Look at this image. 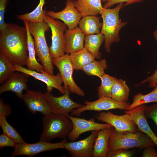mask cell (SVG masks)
Here are the masks:
<instances>
[{"instance_id":"6da1fadb","label":"cell","mask_w":157,"mask_h":157,"mask_svg":"<svg viewBox=\"0 0 157 157\" xmlns=\"http://www.w3.org/2000/svg\"><path fill=\"white\" fill-rule=\"evenodd\" d=\"M27 33L26 27L7 23L0 32V53L13 65H26L28 56Z\"/></svg>"},{"instance_id":"7a4b0ae2","label":"cell","mask_w":157,"mask_h":157,"mask_svg":"<svg viewBox=\"0 0 157 157\" xmlns=\"http://www.w3.org/2000/svg\"><path fill=\"white\" fill-rule=\"evenodd\" d=\"M123 4V3H119L112 9L103 8L100 13L103 19L101 33L104 36V47L107 53L110 52L113 42L120 41L119 31L127 24L126 22H122L119 17V12Z\"/></svg>"},{"instance_id":"3957f363","label":"cell","mask_w":157,"mask_h":157,"mask_svg":"<svg viewBox=\"0 0 157 157\" xmlns=\"http://www.w3.org/2000/svg\"><path fill=\"white\" fill-rule=\"evenodd\" d=\"M43 130L40 140L50 142L56 138H66L72 130V123L66 115L50 113L44 115Z\"/></svg>"},{"instance_id":"277c9868","label":"cell","mask_w":157,"mask_h":157,"mask_svg":"<svg viewBox=\"0 0 157 157\" xmlns=\"http://www.w3.org/2000/svg\"><path fill=\"white\" fill-rule=\"evenodd\" d=\"M151 146H156L154 142L147 134L140 131L132 133L119 131L112 129L110 140L109 151L118 149L137 148L143 149Z\"/></svg>"},{"instance_id":"5b68a950","label":"cell","mask_w":157,"mask_h":157,"mask_svg":"<svg viewBox=\"0 0 157 157\" xmlns=\"http://www.w3.org/2000/svg\"><path fill=\"white\" fill-rule=\"evenodd\" d=\"M28 28L34 38L36 55L41 63L44 70L53 75V64L45 35V33L49 31V26L44 21L38 23L29 22Z\"/></svg>"},{"instance_id":"8992f818","label":"cell","mask_w":157,"mask_h":157,"mask_svg":"<svg viewBox=\"0 0 157 157\" xmlns=\"http://www.w3.org/2000/svg\"><path fill=\"white\" fill-rule=\"evenodd\" d=\"M44 21L49 25L52 33L51 45L49 47L50 55L52 59L60 57L65 52L64 32L67 26L64 23L55 20L46 13Z\"/></svg>"},{"instance_id":"52a82bcc","label":"cell","mask_w":157,"mask_h":157,"mask_svg":"<svg viewBox=\"0 0 157 157\" xmlns=\"http://www.w3.org/2000/svg\"><path fill=\"white\" fill-rule=\"evenodd\" d=\"M52 62L60 72L65 89L68 87L71 93L84 96V92L77 85L73 79V73L74 69L69 54L66 53L58 58H52Z\"/></svg>"},{"instance_id":"ba28073f","label":"cell","mask_w":157,"mask_h":157,"mask_svg":"<svg viewBox=\"0 0 157 157\" xmlns=\"http://www.w3.org/2000/svg\"><path fill=\"white\" fill-rule=\"evenodd\" d=\"M67 141L66 138L59 142L52 143L39 141L34 143H28L25 142L17 144L14 148L11 156L24 155L32 157L40 153L60 149H65L64 144Z\"/></svg>"},{"instance_id":"9c48e42d","label":"cell","mask_w":157,"mask_h":157,"mask_svg":"<svg viewBox=\"0 0 157 157\" xmlns=\"http://www.w3.org/2000/svg\"><path fill=\"white\" fill-rule=\"evenodd\" d=\"M70 92L68 87L65 89L63 95L59 97L54 96L51 92L47 91L44 93L51 113L67 116L74 109L84 106L73 101L70 97Z\"/></svg>"},{"instance_id":"30bf717a","label":"cell","mask_w":157,"mask_h":157,"mask_svg":"<svg viewBox=\"0 0 157 157\" xmlns=\"http://www.w3.org/2000/svg\"><path fill=\"white\" fill-rule=\"evenodd\" d=\"M99 121L109 124L116 131L135 133L138 131L136 123L129 114L115 115L108 111L101 112L95 116Z\"/></svg>"},{"instance_id":"8fae6325","label":"cell","mask_w":157,"mask_h":157,"mask_svg":"<svg viewBox=\"0 0 157 157\" xmlns=\"http://www.w3.org/2000/svg\"><path fill=\"white\" fill-rule=\"evenodd\" d=\"M83 106L73 110L71 115L78 116L87 110L101 111L115 109L127 110L131 104L129 102H119L113 100L111 98L103 97L96 101L90 102L85 100Z\"/></svg>"},{"instance_id":"7c38bea8","label":"cell","mask_w":157,"mask_h":157,"mask_svg":"<svg viewBox=\"0 0 157 157\" xmlns=\"http://www.w3.org/2000/svg\"><path fill=\"white\" fill-rule=\"evenodd\" d=\"M13 71L24 73L44 82L47 85V91L48 92H51L53 89L55 88L62 94L65 93V88L62 85L63 80L60 73H58L56 75H52L44 70L42 72H38L19 65H13Z\"/></svg>"},{"instance_id":"4fadbf2b","label":"cell","mask_w":157,"mask_h":157,"mask_svg":"<svg viewBox=\"0 0 157 157\" xmlns=\"http://www.w3.org/2000/svg\"><path fill=\"white\" fill-rule=\"evenodd\" d=\"M71 121L73 125L72 130L67 136L71 141L77 139L82 134L87 131H99L102 129L113 127L107 123L97 122L94 118L89 120L76 117L68 115H67Z\"/></svg>"},{"instance_id":"5bb4252c","label":"cell","mask_w":157,"mask_h":157,"mask_svg":"<svg viewBox=\"0 0 157 157\" xmlns=\"http://www.w3.org/2000/svg\"><path fill=\"white\" fill-rule=\"evenodd\" d=\"M98 131H92L86 138L75 141H67L64 144L65 149L72 157H92V151Z\"/></svg>"},{"instance_id":"9a60e30c","label":"cell","mask_w":157,"mask_h":157,"mask_svg":"<svg viewBox=\"0 0 157 157\" xmlns=\"http://www.w3.org/2000/svg\"><path fill=\"white\" fill-rule=\"evenodd\" d=\"M26 90L22 99L31 112L33 114L39 112L44 115L51 112L44 93L39 91Z\"/></svg>"},{"instance_id":"2e32d148","label":"cell","mask_w":157,"mask_h":157,"mask_svg":"<svg viewBox=\"0 0 157 157\" xmlns=\"http://www.w3.org/2000/svg\"><path fill=\"white\" fill-rule=\"evenodd\" d=\"M47 15L54 19L63 21L72 30L77 27L82 17L75 7L72 0H67L65 8L59 12L46 11Z\"/></svg>"},{"instance_id":"e0dca14e","label":"cell","mask_w":157,"mask_h":157,"mask_svg":"<svg viewBox=\"0 0 157 157\" xmlns=\"http://www.w3.org/2000/svg\"><path fill=\"white\" fill-rule=\"evenodd\" d=\"M15 71L0 87V94L7 91L14 92L19 98L22 99L23 92L28 89L27 82L29 75L24 73Z\"/></svg>"},{"instance_id":"ac0fdd59","label":"cell","mask_w":157,"mask_h":157,"mask_svg":"<svg viewBox=\"0 0 157 157\" xmlns=\"http://www.w3.org/2000/svg\"><path fill=\"white\" fill-rule=\"evenodd\" d=\"M145 104H142L128 110L124 113L129 115L137 125L138 131L147 134L154 142L157 147V136L150 127L144 113Z\"/></svg>"},{"instance_id":"d6986e66","label":"cell","mask_w":157,"mask_h":157,"mask_svg":"<svg viewBox=\"0 0 157 157\" xmlns=\"http://www.w3.org/2000/svg\"><path fill=\"white\" fill-rule=\"evenodd\" d=\"M65 52L67 54L80 50L84 47L85 35L76 27L66 29L64 34Z\"/></svg>"},{"instance_id":"ffe728a7","label":"cell","mask_w":157,"mask_h":157,"mask_svg":"<svg viewBox=\"0 0 157 157\" xmlns=\"http://www.w3.org/2000/svg\"><path fill=\"white\" fill-rule=\"evenodd\" d=\"M113 127L98 131L92 151L93 157H107L109 151L110 138Z\"/></svg>"},{"instance_id":"44dd1931","label":"cell","mask_w":157,"mask_h":157,"mask_svg":"<svg viewBox=\"0 0 157 157\" xmlns=\"http://www.w3.org/2000/svg\"><path fill=\"white\" fill-rule=\"evenodd\" d=\"M101 0H76L73 1L74 5L82 17L97 15L103 8Z\"/></svg>"},{"instance_id":"7402d4cb","label":"cell","mask_w":157,"mask_h":157,"mask_svg":"<svg viewBox=\"0 0 157 157\" xmlns=\"http://www.w3.org/2000/svg\"><path fill=\"white\" fill-rule=\"evenodd\" d=\"M26 27L27 33L28 51V56L26 65L27 69L32 70H35L42 72L44 70L43 66L37 61L35 57V51L34 40L28 28L29 22L23 21Z\"/></svg>"},{"instance_id":"603a6c76","label":"cell","mask_w":157,"mask_h":157,"mask_svg":"<svg viewBox=\"0 0 157 157\" xmlns=\"http://www.w3.org/2000/svg\"><path fill=\"white\" fill-rule=\"evenodd\" d=\"M82 17L79 22V28L85 35L98 34L101 33L100 29L102 23L100 22L99 17L93 15Z\"/></svg>"},{"instance_id":"cb8c5ba5","label":"cell","mask_w":157,"mask_h":157,"mask_svg":"<svg viewBox=\"0 0 157 157\" xmlns=\"http://www.w3.org/2000/svg\"><path fill=\"white\" fill-rule=\"evenodd\" d=\"M104 40V36L101 33L96 35H85L84 47L95 58L99 59L101 58L102 55L99 49Z\"/></svg>"},{"instance_id":"d4e9b609","label":"cell","mask_w":157,"mask_h":157,"mask_svg":"<svg viewBox=\"0 0 157 157\" xmlns=\"http://www.w3.org/2000/svg\"><path fill=\"white\" fill-rule=\"evenodd\" d=\"M130 89L126 82L122 79H117L113 86L111 98L116 101L125 103L128 100Z\"/></svg>"},{"instance_id":"484cf974","label":"cell","mask_w":157,"mask_h":157,"mask_svg":"<svg viewBox=\"0 0 157 157\" xmlns=\"http://www.w3.org/2000/svg\"><path fill=\"white\" fill-rule=\"evenodd\" d=\"M69 56L74 69L77 71L81 70L84 66L94 60L95 59L84 47L71 53Z\"/></svg>"},{"instance_id":"4316f807","label":"cell","mask_w":157,"mask_h":157,"mask_svg":"<svg viewBox=\"0 0 157 157\" xmlns=\"http://www.w3.org/2000/svg\"><path fill=\"white\" fill-rule=\"evenodd\" d=\"M45 3V0H39V3L35 8L31 12L21 15H17L18 19L33 23H38L44 21L46 14L45 9L43 7Z\"/></svg>"},{"instance_id":"83f0119b","label":"cell","mask_w":157,"mask_h":157,"mask_svg":"<svg viewBox=\"0 0 157 157\" xmlns=\"http://www.w3.org/2000/svg\"><path fill=\"white\" fill-rule=\"evenodd\" d=\"M106 60L103 59L95 60L84 66L81 70L86 74L90 76H96L99 78L104 72V70L108 69Z\"/></svg>"},{"instance_id":"f1b7e54d","label":"cell","mask_w":157,"mask_h":157,"mask_svg":"<svg viewBox=\"0 0 157 157\" xmlns=\"http://www.w3.org/2000/svg\"><path fill=\"white\" fill-rule=\"evenodd\" d=\"M101 83L97 89L99 98L103 97H111L113 86L117 78L104 73L100 77Z\"/></svg>"},{"instance_id":"f546056e","label":"cell","mask_w":157,"mask_h":157,"mask_svg":"<svg viewBox=\"0 0 157 157\" xmlns=\"http://www.w3.org/2000/svg\"><path fill=\"white\" fill-rule=\"evenodd\" d=\"M151 102L157 103V83L154 87V89L150 93L143 94L141 92H139L135 95L133 97V102L127 110L142 104Z\"/></svg>"},{"instance_id":"4dcf8cb0","label":"cell","mask_w":157,"mask_h":157,"mask_svg":"<svg viewBox=\"0 0 157 157\" xmlns=\"http://www.w3.org/2000/svg\"><path fill=\"white\" fill-rule=\"evenodd\" d=\"M0 126L3 133L11 138L17 144L25 142L17 130L8 122L5 116L0 115Z\"/></svg>"},{"instance_id":"1f68e13d","label":"cell","mask_w":157,"mask_h":157,"mask_svg":"<svg viewBox=\"0 0 157 157\" xmlns=\"http://www.w3.org/2000/svg\"><path fill=\"white\" fill-rule=\"evenodd\" d=\"M13 65L9 59L0 53V83H3L14 72Z\"/></svg>"},{"instance_id":"d6a6232c","label":"cell","mask_w":157,"mask_h":157,"mask_svg":"<svg viewBox=\"0 0 157 157\" xmlns=\"http://www.w3.org/2000/svg\"><path fill=\"white\" fill-rule=\"evenodd\" d=\"M144 115L147 118L152 119L157 126V103L149 106H145Z\"/></svg>"},{"instance_id":"836d02e7","label":"cell","mask_w":157,"mask_h":157,"mask_svg":"<svg viewBox=\"0 0 157 157\" xmlns=\"http://www.w3.org/2000/svg\"><path fill=\"white\" fill-rule=\"evenodd\" d=\"M9 0H0V32L6 28L7 23L4 21V15Z\"/></svg>"},{"instance_id":"e575fe53","label":"cell","mask_w":157,"mask_h":157,"mask_svg":"<svg viewBox=\"0 0 157 157\" xmlns=\"http://www.w3.org/2000/svg\"><path fill=\"white\" fill-rule=\"evenodd\" d=\"M17 143L9 136L3 133L0 135V147L3 149L5 147H11L14 148Z\"/></svg>"},{"instance_id":"d590c367","label":"cell","mask_w":157,"mask_h":157,"mask_svg":"<svg viewBox=\"0 0 157 157\" xmlns=\"http://www.w3.org/2000/svg\"><path fill=\"white\" fill-rule=\"evenodd\" d=\"M133 154L131 151L120 149L109 151L107 157H130Z\"/></svg>"},{"instance_id":"8d00e7d4","label":"cell","mask_w":157,"mask_h":157,"mask_svg":"<svg viewBox=\"0 0 157 157\" xmlns=\"http://www.w3.org/2000/svg\"><path fill=\"white\" fill-rule=\"evenodd\" d=\"M143 0H109L105 3L103 7L104 8H110L116 4L124 3V2H126V3L124 6H126L135 3L140 2Z\"/></svg>"},{"instance_id":"74e56055","label":"cell","mask_w":157,"mask_h":157,"mask_svg":"<svg viewBox=\"0 0 157 157\" xmlns=\"http://www.w3.org/2000/svg\"><path fill=\"white\" fill-rule=\"evenodd\" d=\"M149 83V88H154L157 83V69H155L153 73L151 75L148 76L142 81L141 83L143 84L146 83Z\"/></svg>"},{"instance_id":"f35d334b","label":"cell","mask_w":157,"mask_h":157,"mask_svg":"<svg viewBox=\"0 0 157 157\" xmlns=\"http://www.w3.org/2000/svg\"><path fill=\"white\" fill-rule=\"evenodd\" d=\"M12 109L10 106L5 104L3 99H0V115H4L6 117L10 115Z\"/></svg>"},{"instance_id":"ab89813d","label":"cell","mask_w":157,"mask_h":157,"mask_svg":"<svg viewBox=\"0 0 157 157\" xmlns=\"http://www.w3.org/2000/svg\"><path fill=\"white\" fill-rule=\"evenodd\" d=\"M143 149L142 157H157V153L154 147L149 146Z\"/></svg>"},{"instance_id":"60d3db41","label":"cell","mask_w":157,"mask_h":157,"mask_svg":"<svg viewBox=\"0 0 157 157\" xmlns=\"http://www.w3.org/2000/svg\"><path fill=\"white\" fill-rule=\"evenodd\" d=\"M153 35L155 40L157 41V29L154 31Z\"/></svg>"},{"instance_id":"b9f144b4","label":"cell","mask_w":157,"mask_h":157,"mask_svg":"<svg viewBox=\"0 0 157 157\" xmlns=\"http://www.w3.org/2000/svg\"><path fill=\"white\" fill-rule=\"evenodd\" d=\"M109 0H101V1H102V2H106L108 1H109Z\"/></svg>"}]
</instances>
